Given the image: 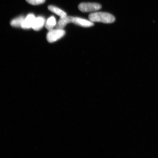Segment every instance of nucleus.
Instances as JSON below:
<instances>
[{"label": "nucleus", "mask_w": 158, "mask_h": 158, "mask_svg": "<svg viewBox=\"0 0 158 158\" xmlns=\"http://www.w3.org/2000/svg\"><path fill=\"white\" fill-rule=\"evenodd\" d=\"M72 23L84 27H89L94 25L93 22L80 18L73 17Z\"/></svg>", "instance_id": "5"}, {"label": "nucleus", "mask_w": 158, "mask_h": 158, "mask_svg": "<svg viewBox=\"0 0 158 158\" xmlns=\"http://www.w3.org/2000/svg\"><path fill=\"white\" fill-rule=\"evenodd\" d=\"M45 22L44 18L43 17H35L31 28L35 31L40 30L45 26Z\"/></svg>", "instance_id": "6"}, {"label": "nucleus", "mask_w": 158, "mask_h": 158, "mask_svg": "<svg viewBox=\"0 0 158 158\" xmlns=\"http://www.w3.org/2000/svg\"><path fill=\"white\" fill-rule=\"evenodd\" d=\"M78 7L83 12H90L99 10L102 8V6L96 3H82L79 5Z\"/></svg>", "instance_id": "3"}, {"label": "nucleus", "mask_w": 158, "mask_h": 158, "mask_svg": "<svg viewBox=\"0 0 158 158\" xmlns=\"http://www.w3.org/2000/svg\"><path fill=\"white\" fill-rule=\"evenodd\" d=\"M73 17L68 16L60 18L58 23H57L56 27L57 29H64L68 23H72Z\"/></svg>", "instance_id": "7"}, {"label": "nucleus", "mask_w": 158, "mask_h": 158, "mask_svg": "<svg viewBox=\"0 0 158 158\" xmlns=\"http://www.w3.org/2000/svg\"><path fill=\"white\" fill-rule=\"evenodd\" d=\"M48 9L49 11L60 16V18L64 17L67 16V14L65 12L54 6H48Z\"/></svg>", "instance_id": "8"}, {"label": "nucleus", "mask_w": 158, "mask_h": 158, "mask_svg": "<svg viewBox=\"0 0 158 158\" xmlns=\"http://www.w3.org/2000/svg\"><path fill=\"white\" fill-rule=\"evenodd\" d=\"M57 23L56 19L54 16H51L45 22V26L47 29L50 31L56 27Z\"/></svg>", "instance_id": "9"}, {"label": "nucleus", "mask_w": 158, "mask_h": 158, "mask_svg": "<svg viewBox=\"0 0 158 158\" xmlns=\"http://www.w3.org/2000/svg\"><path fill=\"white\" fill-rule=\"evenodd\" d=\"M24 17L21 16L13 19L11 21L10 25L12 27H21L22 24L24 20Z\"/></svg>", "instance_id": "10"}, {"label": "nucleus", "mask_w": 158, "mask_h": 158, "mask_svg": "<svg viewBox=\"0 0 158 158\" xmlns=\"http://www.w3.org/2000/svg\"><path fill=\"white\" fill-rule=\"evenodd\" d=\"M90 21L94 22H101L110 23L114 22L115 18L110 14L105 12H95L89 15Z\"/></svg>", "instance_id": "1"}, {"label": "nucleus", "mask_w": 158, "mask_h": 158, "mask_svg": "<svg viewBox=\"0 0 158 158\" xmlns=\"http://www.w3.org/2000/svg\"><path fill=\"white\" fill-rule=\"evenodd\" d=\"M65 34V31L63 29H53L47 33V39L49 43H54L62 38Z\"/></svg>", "instance_id": "2"}, {"label": "nucleus", "mask_w": 158, "mask_h": 158, "mask_svg": "<svg viewBox=\"0 0 158 158\" xmlns=\"http://www.w3.org/2000/svg\"><path fill=\"white\" fill-rule=\"evenodd\" d=\"M30 4L37 5L44 3L46 0H26Z\"/></svg>", "instance_id": "11"}, {"label": "nucleus", "mask_w": 158, "mask_h": 158, "mask_svg": "<svg viewBox=\"0 0 158 158\" xmlns=\"http://www.w3.org/2000/svg\"><path fill=\"white\" fill-rule=\"evenodd\" d=\"M35 18L33 14H29L25 18L22 24L21 27L23 29H29L32 27L33 23Z\"/></svg>", "instance_id": "4"}]
</instances>
